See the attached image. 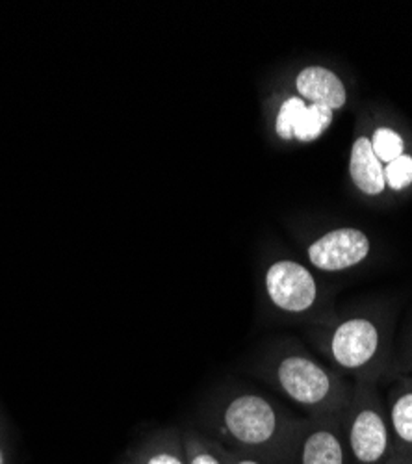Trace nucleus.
Segmentation results:
<instances>
[{
	"instance_id": "nucleus-1",
	"label": "nucleus",
	"mask_w": 412,
	"mask_h": 464,
	"mask_svg": "<svg viewBox=\"0 0 412 464\" xmlns=\"http://www.w3.org/2000/svg\"><path fill=\"white\" fill-rule=\"evenodd\" d=\"M302 420L264 394L242 391L216 403L206 428L208 437L223 448L256 457L266 464H290Z\"/></svg>"
},
{
	"instance_id": "nucleus-2",
	"label": "nucleus",
	"mask_w": 412,
	"mask_h": 464,
	"mask_svg": "<svg viewBox=\"0 0 412 464\" xmlns=\"http://www.w3.org/2000/svg\"><path fill=\"white\" fill-rule=\"evenodd\" d=\"M327 362L355 382H376L392 366V316L381 306L327 314L311 329Z\"/></svg>"
},
{
	"instance_id": "nucleus-3",
	"label": "nucleus",
	"mask_w": 412,
	"mask_h": 464,
	"mask_svg": "<svg viewBox=\"0 0 412 464\" xmlns=\"http://www.w3.org/2000/svg\"><path fill=\"white\" fill-rule=\"evenodd\" d=\"M264 375L284 400L312 418L342 414L353 392L346 375L297 343L277 347Z\"/></svg>"
},
{
	"instance_id": "nucleus-4",
	"label": "nucleus",
	"mask_w": 412,
	"mask_h": 464,
	"mask_svg": "<svg viewBox=\"0 0 412 464\" xmlns=\"http://www.w3.org/2000/svg\"><path fill=\"white\" fill-rule=\"evenodd\" d=\"M340 425L353 464H385L396 455L385 398L376 382L353 384Z\"/></svg>"
},
{
	"instance_id": "nucleus-5",
	"label": "nucleus",
	"mask_w": 412,
	"mask_h": 464,
	"mask_svg": "<svg viewBox=\"0 0 412 464\" xmlns=\"http://www.w3.org/2000/svg\"><path fill=\"white\" fill-rule=\"evenodd\" d=\"M264 294L277 313L290 318H312L325 313L323 288L307 264L277 258L264 272Z\"/></svg>"
},
{
	"instance_id": "nucleus-6",
	"label": "nucleus",
	"mask_w": 412,
	"mask_h": 464,
	"mask_svg": "<svg viewBox=\"0 0 412 464\" xmlns=\"http://www.w3.org/2000/svg\"><path fill=\"white\" fill-rule=\"evenodd\" d=\"M371 240L362 228L339 227L314 238L307 249V262L321 274H346L369 258Z\"/></svg>"
},
{
	"instance_id": "nucleus-7",
	"label": "nucleus",
	"mask_w": 412,
	"mask_h": 464,
	"mask_svg": "<svg viewBox=\"0 0 412 464\" xmlns=\"http://www.w3.org/2000/svg\"><path fill=\"white\" fill-rule=\"evenodd\" d=\"M290 464H353L339 416H303L293 440Z\"/></svg>"
},
{
	"instance_id": "nucleus-8",
	"label": "nucleus",
	"mask_w": 412,
	"mask_h": 464,
	"mask_svg": "<svg viewBox=\"0 0 412 464\" xmlns=\"http://www.w3.org/2000/svg\"><path fill=\"white\" fill-rule=\"evenodd\" d=\"M295 92L309 104H323L332 111L348 104L344 81L325 65H307L295 74Z\"/></svg>"
},
{
	"instance_id": "nucleus-9",
	"label": "nucleus",
	"mask_w": 412,
	"mask_h": 464,
	"mask_svg": "<svg viewBox=\"0 0 412 464\" xmlns=\"http://www.w3.org/2000/svg\"><path fill=\"white\" fill-rule=\"evenodd\" d=\"M396 453L412 455V375H398L385 396Z\"/></svg>"
},
{
	"instance_id": "nucleus-10",
	"label": "nucleus",
	"mask_w": 412,
	"mask_h": 464,
	"mask_svg": "<svg viewBox=\"0 0 412 464\" xmlns=\"http://www.w3.org/2000/svg\"><path fill=\"white\" fill-rule=\"evenodd\" d=\"M350 177L366 198H379L387 189L385 164L373 154L369 136H359L351 145Z\"/></svg>"
},
{
	"instance_id": "nucleus-11",
	"label": "nucleus",
	"mask_w": 412,
	"mask_h": 464,
	"mask_svg": "<svg viewBox=\"0 0 412 464\" xmlns=\"http://www.w3.org/2000/svg\"><path fill=\"white\" fill-rule=\"evenodd\" d=\"M132 464H188L182 431L168 430L143 440L130 455Z\"/></svg>"
},
{
	"instance_id": "nucleus-12",
	"label": "nucleus",
	"mask_w": 412,
	"mask_h": 464,
	"mask_svg": "<svg viewBox=\"0 0 412 464\" xmlns=\"http://www.w3.org/2000/svg\"><path fill=\"white\" fill-rule=\"evenodd\" d=\"M334 111L323 104H309L293 127V141L312 143L320 140L332 125Z\"/></svg>"
},
{
	"instance_id": "nucleus-13",
	"label": "nucleus",
	"mask_w": 412,
	"mask_h": 464,
	"mask_svg": "<svg viewBox=\"0 0 412 464\" xmlns=\"http://www.w3.org/2000/svg\"><path fill=\"white\" fill-rule=\"evenodd\" d=\"M188 464H225L221 444L201 431H182Z\"/></svg>"
},
{
	"instance_id": "nucleus-14",
	"label": "nucleus",
	"mask_w": 412,
	"mask_h": 464,
	"mask_svg": "<svg viewBox=\"0 0 412 464\" xmlns=\"http://www.w3.org/2000/svg\"><path fill=\"white\" fill-rule=\"evenodd\" d=\"M371 150L376 157L383 162L388 164L396 159H399L401 154H405V140L403 136L392 129V127H378L369 136Z\"/></svg>"
},
{
	"instance_id": "nucleus-15",
	"label": "nucleus",
	"mask_w": 412,
	"mask_h": 464,
	"mask_svg": "<svg viewBox=\"0 0 412 464\" xmlns=\"http://www.w3.org/2000/svg\"><path fill=\"white\" fill-rule=\"evenodd\" d=\"M307 106L309 102L297 95H290L281 102L275 118V132L281 140L293 141V127Z\"/></svg>"
},
{
	"instance_id": "nucleus-16",
	"label": "nucleus",
	"mask_w": 412,
	"mask_h": 464,
	"mask_svg": "<svg viewBox=\"0 0 412 464\" xmlns=\"http://www.w3.org/2000/svg\"><path fill=\"white\" fill-rule=\"evenodd\" d=\"M387 188L399 193L412 186V154H401L399 159L385 164Z\"/></svg>"
},
{
	"instance_id": "nucleus-17",
	"label": "nucleus",
	"mask_w": 412,
	"mask_h": 464,
	"mask_svg": "<svg viewBox=\"0 0 412 464\" xmlns=\"http://www.w3.org/2000/svg\"><path fill=\"white\" fill-rule=\"evenodd\" d=\"M221 455H223V462L225 464H266L264 460H260L256 457L245 455V453H238L233 450H227L221 446Z\"/></svg>"
},
{
	"instance_id": "nucleus-18",
	"label": "nucleus",
	"mask_w": 412,
	"mask_h": 464,
	"mask_svg": "<svg viewBox=\"0 0 412 464\" xmlns=\"http://www.w3.org/2000/svg\"><path fill=\"white\" fill-rule=\"evenodd\" d=\"M385 464H412V455H401L396 453L392 459H388Z\"/></svg>"
},
{
	"instance_id": "nucleus-19",
	"label": "nucleus",
	"mask_w": 412,
	"mask_h": 464,
	"mask_svg": "<svg viewBox=\"0 0 412 464\" xmlns=\"http://www.w3.org/2000/svg\"><path fill=\"white\" fill-rule=\"evenodd\" d=\"M407 370L412 372V343L408 347V361H407Z\"/></svg>"
},
{
	"instance_id": "nucleus-20",
	"label": "nucleus",
	"mask_w": 412,
	"mask_h": 464,
	"mask_svg": "<svg viewBox=\"0 0 412 464\" xmlns=\"http://www.w3.org/2000/svg\"><path fill=\"white\" fill-rule=\"evenodd\" d=\"M0 464H6V459H5V451L0 450Z\"/></svg>"
},
{
	"instance_id": "nucleus-21",
	"label": "nucleus",
	"mask_w": 412,
	"mask_h": 464,
	"mask_svg": "<svg viewBox=\"0 0 412 464\" xmlns=\"http://www.w3.org/2000/svg\"><path fill=\"white\" fill-rule=\"evenodd\" d=\"M125 464H132V462H130V460H129V462H125Z\"/></svg>"
}]
</instances>
